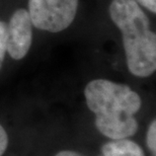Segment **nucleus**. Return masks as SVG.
<instances>
[{"label":"nucleus","instance_id":"f257e3e1","mask_svg":"<svg viewBox=\"0 0 156 156\" xmlns=\"http://www.w3.org/2000/svg\"><path fill=\"white\" fill-rule=\"evenodd\" d=\"M83 93L102 136L110 140L128 139L138 132L136 115L142 107V98L129 85L98 78L86 84Z\"/></svg>","mask_w":156,"mask_h":156},{"label":"nucleus","instance_id":"f03ea898","mask_svg":"<svg viewBox=\"0 0 156 156\" xmlns=\"http://www.w3.org/2000/svg\"><path fill=\"white\" fill-rule=\"evenodd\" d=\"M110 17L122 34L128 69L146 78L156 70V35L150 20L135 0H112Z\"/></svg>","mask_w":156,"mask_h":156},{"label":"nucleus","instance_id":"7ed1b4c3","mask_svg":"<svg viewBox=\"0 0 156 156\" xmlns=\"http://www.w3.org/2000/svg\"><path fill=\"white\" fill-rule=\"evenodd\" d=\"M79 0H29L33 26L49 33H60L74 21Z\"/></svg>","mask_w":156,"mask_h":156},{"label":"nucleus","instance_id":"20e7f679","mask_svg":"<svg viewBox=\"0 0 156 156\" xmlns=\"http://www.w3.org/2000/svg\"><path fill=\"white\" fill-rule=\"evenodd\" d=\"M33 23L29 11L20 8L14 11L6 24V51L14 60H21L29 53L33 43Z\"/></svg>","mask_w":156,"mask_h":156},{"label":"nucleus","instance_id":"39448f33","mask_svg":"<svg viewBox=\"0 0 156 156\" xmlns=\"http://www.w3.org/2000/svg\"><path fill=\"white\" fill-rule=\"evenodd\" d=\"M99 156H145V153L138 143L128 138L105 142Z\"/></svg>","mask_w":156,"mask_h":156},{"label":"nucleus","instance_id":"423d86ee","mask_svg":"<svg viewBox=\"0 0 156 156\" xmlns=\"http://www.w3.org/2000/svg\"><path fill=\"white\" fill-rule=\"evenodd\" d=\"M146 143L150 153L156 155V121L153 119L148 126L147 133H146Z\"/></svg>","mask_w":156,"mask_h":156},{"label":"nucleus","instance_id":"0eeeda50","mask_svg":"<svg viewBox=\"0 0 156 156\" xmlns=\"http://www.w3.org/2000/svg\"><path fill=\"white\" fill-rule=\"evenodd\" d=\"M6 38H7V30L6 23L0 21V70L2 68L3 61L6 53Z\"/></svg>","mask_w":156,"mask_h":156},{"label":"nucleus","instance_id":"6e6552de","mask_svg":"<svg viewBox=\"0 0 156 156\" xmlns=\"http://www.w3.org/2000/svg\"><path fill=\"white\" fill-rule=\"evenodd\" d=\"M8 134L4 127L0 124V156H3L8 147Z\"/></svg>","mask_w":156,"mask_h":156},{"label":"nucleus","instance_id":"1a4fd4ad","mask_svg":"<svg viewBox=\"0 0 156 156\" xmlns=\"http://www.w3.org/2000/svg\"><path fill=\"white\" fill-rule=\"evenodd\" d=\"M136 3L141 7H144L151 13H156V0H135Z\"/></svg>","mask_w":156,"mask_h":156},{"label":"nucleus","instance_id":"9d476101","mask_svg":"<svg viewBox=\"0 0 156 156\" xmlns=\"http://www.w3.org/2000/svg\"><path fill=\"white\" fill-rule=\"evenodd\" d=\"M54 156H84L82 153L74 150H61L57 152Z\"/></svg>","mask_w":156,"mask_h":156}]
</instances>
